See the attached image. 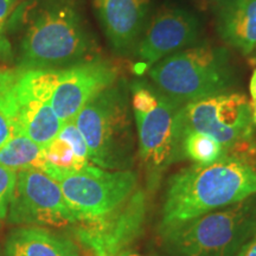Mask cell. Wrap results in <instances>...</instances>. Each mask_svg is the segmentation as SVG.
Listing matches in <instances>:
<instances>
[{
    "instance_id": "obj_19",
    "label": "cell",
    "mask_w": 256,
    "mask_h": 256,
    "mask_svg": "<svg viewBox=\"0 0 256 256\" xmlns=\"http://www.w3.org/2000/svg\"><path fill=\"white\" fill-rule=\"evenodd\" d=\"M182 153L198 165H208L226 156L224 148L209 134L188 130L182 142Z\"/></svg>"
},
{
    "instance_id": "obj_11",
    "label": "cell",
    "mask_w": 256,
    "mask_h": 256,
    "mask_svg": "<svg viewBox=\"0 0 256 256\" xmlns=\"http://www.w3.org/2000/svg\"><path fill=\"white\" fill-rule=\"evenodd\" d=\"M147 211L144 191H134L107 215L75 224V236L94 256H116L142 232Z\"/></svg>"
},
{
    "instance_id": "obj_6",
    "label": "cell",
    "mask_w": 256,
    "mask_h": 256,
    "mask_svg": "<svg viewBox=\"0 0 256 256\" xmlns=\"http://www.w3.org/2000/svg\"><path fill=\"white\" fill-rule=\"evenodd\" d=\"M160 92L188 104L232 86L234 72L228 50L203 43L166 57L148 72Z\"/></svg>"
},
{
    "instance_id": "obj_1",
    "label": "cell",
    "mask_w": 256,
    "mask_h": 256,
    "mask_svg": "<svg viewBox=\"0 0 256 256\" xmlns=\"http://www.w3.org/2000/svg\"><path fill=\"white\" fill-rule=\"evenodd\" d=\"M256 194V168L249 160L223 156L172 176L166 188L160 229L238 203Z\"/></svg>"
},
{
    "instance_id": "obj_21",
    "label": "cell",
    "mask_w": 256,
    "mask_h": 256,
    "mask_svg": "<svg viewBox=\"0 0 256 256\" xmlns=\"http://www.w3.org/2000/svg\"><path fill=\"white\" fill-rule=\"evenodd\" d=\"M12 4L14 2L11 0H0V64L8 63L14 58V50L8 37Z\"/></svg>"
},
{
    "instance_id": "obj_16",
    "label": "cell",
    "mask_w": 256,
    "mask_h": 256,
    "mask_svg": "<svg viewBox=\"0 0 256 256\" xmlns=\"http://www.w3.org/2000/svg\"><path fill=\"white\" fill-rule=\"evenodd\" d=\"M76 243L40 226H23L8 234L4 256H78Z\"/></svg>"
},
{
    "instance_id": "obj_17",
    "label": "cell",
    "mask_w": 256,
    "mask_h": 256,
    "mask_svg": "<svg viewBox=\"0 0 256 256\" xmlns=\"http://www.w3.org/2000/svg\"><path fill=\"white\" fill-rule=\"evenodd\" d=\"M0 164L17 172L25 168L42 170L44 165L43 147L18 134L0 148Z\"/></svg>"
},
{
    "instance_id": "obj_13",
    "label": "cell",
    "mask_w": 256,
    "mask_h": 256,
    "mask_svg": "<svg viewBox=\"0 0 256 256\" xmlns=\"http://www.w3.org/2000/svg\"><path fill=\"white\" fill-rule=\"evenodd\" d=\"M200 32L198 18L184 8L162 10L144 31L138 43V58L148 68L197 40Z\"/></svg>"
},
{
    "instance_id": "obj_18",
    "label": "cell",
    "mask_w": 256,
    "mask_h": 256,
    "mask_svg": "<svg viewBox=\"0 0 256 256\" xmlns=\"http://www.w3.org/2000/svg\"><path fill=\"white\" fill-rule=\"evenodd\" d=\"M44 165L42 171L56 179L63 174L78 172L92 165L76 156L72 145L56 136L52 142L43 147Z\"/></svg>"
},
{
    "instance_id": "obj_27",
    "label": "cell",
    "mask_w": 256,
    "mask_h": 256,
    "mask_svg": "<svg viewBox=\"0 0 256 256\" xmlns=\"http://www.w3.org/2000/svg\"><path fill=\"white\" fill-rule=\"evenodd\" d=\"M116 256H142V255L134 254V252H120V254H118Z\"/></svg>"
},
{
    "instance_id": "obj_2",
    "label": "cell",
    "mask_w": 256,
    "mask_h": 256,
    "mask_svg": "<svg viewBox=\"0 0 256 256\" xmlns=\"http://www.w3.org/2000/svg\"><path fill=\"white\" fill-rule=\"evenodd\" d=\"M95 38L72 0H48L28 14L18 44L22 69H63L98 58Z\"/></svg>"
},
{
    "instance_id": "obj_14",
    "label": "cell",
    "mask_w": 256,
    "mask_h": 256,
    "mask_svg": "<svg viewBox=\"0 0 256 256\" xmlns=\"http://www.w3.org/2000/svg\"><path fill=\"white\" fill-rule=\"evenodd\" d=\"M102 30L118 54L139 43L150 11V0H94Z\"/></svg>"
},
{
    "instance_id": "obj_8",
    "label": "cell",
    "mask_w": 256,
    "mask_h": 256,
    "mask_svg": "<svg viewBox=\"0 0 256 256\" xmlns=\"http://www.w3.org/2000/svg\"><path fill=\"white\" fill-rule=\"evenodd\" d=\"M55 180L80 222L107 215L122 204L136 190L138 177L130 170L110 171L92 164Z\"/></svg>"
},
{
    "instance_id": "obj_29",
    "label": "cell",
    "mask_w": 256,
    "mask_h": 256,
    "mask_svg": "<svg viewBox=\"0 0 256 256\" xmlns=\"http://www.w3.org/2000/svg\"><path fill=\"white\" fill-rule=\"evenodd\" d=\"M0 256H2V254H0Z\"/></svg>"
},
{
    "instance_id": "obj_22",
    "label": "cell",
    "mask_w": 256,
    "mask_h": 256,
    "mask_svg": "<svg viewBox=\"0 0 256 256\" xmlns=\"http://www.w3.org/2000/svg\"><path fill=\"white\" fill-rule=\"evenodd\" d=\"M57 136L66 140V142H68L70 145H72L76 156H78L80 159L84 160V162H90V160H89L88 146L84 142V138L82 136L81 132H80L78 126H76L75 121L70 120L68 122L63 124V126L60 128L58 136Z\"/></svg>"
},
{
    "instance_id": "obj_25",
    "label": "cell",
    "mask_w": 256,
    "mask_h": 256,
    "mask_svg": "<svg viewBox=\"0 0 256 256\" xmlns=\"http://www.w3.org/2000/svg\"><path fill=\"white\" fill-rule=\"evenodd\" d=\"M249 90H250V95L252 101L256 100V69L252 72V78H250V84H249Z\"/></svg>"
},
{
    "instance_id": "obj_7",
    "label": "cell",
    "mask_w": 256,
    "mask_h": 256,
    "mask_svg": "<svg viewBox=\"0 0 256 256\" xmlns=\"http://www.w3.org/2000/svg\"><path fill=\"white\" fill-rule=\"evenodd\" d=\"M184 134H209L223 146L226 156L247 159L256 153L250 102L244 95L217 94L185 104L182 110Z\"/></svg>"
},
{
    "instance_id": "obj_3",
    "label": "cell",
    "mask_w": 256,
    "mask_h": 256,
    "mask_svg": "<svg viewBox=\"0 0 256 256\" xmlns=\"http://www.w3.org/2000/svg\"><path fill=\"white\" fill-rule=\"evenodd\" d=\"M74 121L84 138L92 164L110 171L130 168L136 139L124 81L115 82L92 98Z\"/></svg>"
},
{
    "instance_id": "obj_4",
    "label": "cell",
    "mask_w": 256,
    "mask_h": 256,
    "mask_svg": "<svg viewBox=\"0 0 256 256\" xmlns=\"http://www.w3.org/2000/svg\"><path fill=\"white\" fill-rule=\"evenodd\" d=\"M256 232V194L232 206L160 229L162 247L174 256H235Z\"/></svg>"
},
{
    "instance_id": "obj_24",
    "label": "cell",
    "mask_w": 256,
    "mask_h": 256,
    "mask_svg": "<svg viewBox=\"0 0 256 256\" xmlns=\"http://www.w3.org/2000/svg\"><path fill=\"white\" fill-rule=\"evenodd\" d=\"M235 256H256V232L242 246Z\"/></svg>"
},
{
    "instance_id": "obj_23",
    "label": "cell",
    "mask_w": 256,
    "mask_h": 256,
    "mask_svg": "<svg viewBox=\"0 0 256 256\" xmlns=\"http://www.w3.org/2000/svg\"><path fill=\"white\" fill-rule=\"evenodd\" d=\"M14 138V130L8 118L0 112V148Z\"/></svg>"
},
{
    "instance_id": "obj_28",
    "label": "cell",
    "mask_w": 256,
    "mask_h": 256,
    "mask_svg": "<svg viewBox=\"0 0 256 256\" xmlns=\"http://www.w3.org/2000/svg\"><path fill=\"white\" fill-rule=\"evenodd\" d=\"M11 2H16V0H11Z\"/></svg>"
},
{
    "instance_id": "obj_15",
    "label": "cell",
    "mask_w": 256,
    "mask_h": 256,
    "mask_svg": "<svg viewBox=\"0 0 256 256\" xmlns=\"http://www.w3.org/2000/svg\"><path fill=\"white\" fill-rule=\"evenodd\" d=\"M220 37L243 55L256 50V0H224L217 10Z\"/></svg>"
},
{
    "instance_id": "obj_9",
    "label": "cell",
    "mask_w": 256,
    "mask_h": 256,
    "mask_svg": "<svg viewBox=\"0 0 256 256\" xmlns=\"http://www.w3.org/2000/svg\"><path fill=\"white\" fill-rule=\"evenodd\" d=\"M8 217L11 223L34 226L63 228L78 222L60 184L40 168L17 172Z\"/></svg>"
},
{
    "instance_id": "obj_20",
    "label": "cell",
    "mask_w": 256,
    "mask_h": 256,
    "mask_svg": "<svg viewBox=\"0 0 256 256\" xmlns=\"http://www.w3.org/2000/svg\"><path fill=\"white\" fill-rule=\"evenodd\" d=\"M16 182H17V171L0 164V226L8 218Z\"/></svg>"
},
{
    "instance_id": "obj_10",
    "label": "cell",
    "mask_w": 256,
    "mask_h": 256,
    "mask_svg": "<svg viewBox=\"0 0 256 256\" xmlns=\"http://www.w3.org/2000/svg\"><path fill=\"white\" fill-rule=\"evenodd\" d=\"M178 104L160 92L158 104L146 113H133L136 118L139 156L153 177L183 156V124Z\"/></svg>"
},
{
    "instance_id": "obj_12",
    "label": "cell",
    "mask_w": 256,
    "mask_h": 256,
    "mask_svg": "<svg viewBox=\"0 0 256 256\" xmlns=\"http://www.w3.org/2000/svg\"><path fill=\"white\" fill-rule=\"evenodd\" d=\"M116 80V68L98 58L57 69L51 96L52 110L62 124L74 120L92 98L112 87Z\"/></svg>"
},
{
    "instance_id": "obj_5",
    "label": "cell",
    "mask_w": 256,
    "mask_h": 256,
    "mask_svg": "<svg viewBox=\"0 0 256 256\" xmlns=\"http://www.w3.org/2000/svg\"><path fill=\"white\" fill-rule=\"evenodd\" d=\"M57 69L0 70V112L14 136H25L44 147L58 136L63 124L51 106Z\"/></svg>"
},
{
    "instance_id": "obj_26",
    "label": "cell",
    "mask_w": 256,
    "mask_h": 256,
    "mask_svg": "<svg viewBox=\"0 0 256 256\" xmlns=\"http://www.w3.org/2000/svg\"><path fill=\"white\" fill-rule=\"evenodd\" d=\"M252 106V124H256V100L250 102Z\"/></svg>"
}]
</instances>
